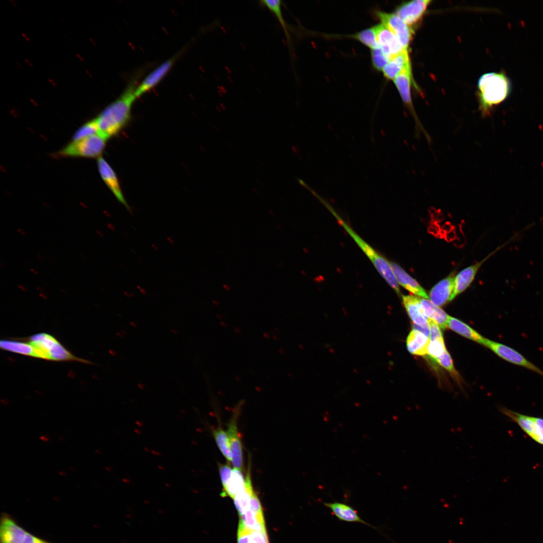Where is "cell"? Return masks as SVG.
I'll use <instances>...</instances> for the list:
<instances>
[{
	"instance_id": "cell-40",
	"label": "cell",
	"mask_w": 543,
	"mask_h": 543,
	"mask_svg": "<svg viewBox=\"0 0 543 543\" xmlns=\"http://www.w3.org/2000/svg\"><path fill=\"white\" fill-rule=\"evenodd\" d=\"M413 329L419 331L429 338L430 330L429 323L423 325L413 324Z\"/></svg>"
},
{
	"instance_id": "cell-1",
	"label": "cell",
	"mask_w": 543,
	"mask_h": 543,
	"mask_svg": "<svg viewBox=\"0 0 543 543\" xmlns=\"http://www.w3.org/2000/svg\"><path fill=\"white\" fill-rule=\"evenodd\" d=\"M137 84L129 83L121 96L107 106L96 118L98 133L108 139L118 133L130 119L132 105L137 97Z\"/></svg>"
},
{
	"instance_id": "cell-38",
	"label": "cell",
	"mask_w": 543,
	"mask_h": 543,
	"mask_svg": "<svg viewBox=\"0 0 543 543\" xmlns=\"http://www.w3.org/2000/svg\"><path fill=\"white\" fill-rule=\"evenodd\" d=\"M250 537L251 543H268L265 530L250 531Z\"/></svg>"
},
{
	"instance_id": "cell-4",
	"label": "cell",
	"mask_w": 543,
	"mask_h": 543,
	"mask_svg": "<svg viewBox=\"0 0 543 543\" xmlns=\"http://www.w3.org/2000/svg\"><path fill=\"white\" fill-rule=\"evenodd\" d=\"M29 341L44 353L46 360L88 362L74 356L51 334L36 333L29 338Z\"/></svg>"
},
{
	"instance_id": "cell-30",
	"label": "cell",
	"mask_w": 543,
	"mask_h": 543,
	"mask_svg": "<svg viewBox=\"0 0 543 543\" xmlns=\"http://www.w3.org/2000/svg\"><path fill=\"white\" fill-rule=\"evenodd\" d=\"M98 133V127L96 118L82 125L73 134L72 141L84 138Z\"/></svg>"
},
{
	"instance_id": "cell-23",
	"label": "cell",
	"mask_w": 543,
	"mask_h": 543,
	"mask_svg": "<svg viewBox=\"0 0 543 543\" xmlns=\"http://www.w3.org/2000/svg\"><path fill=\"white\" fill-rule=\"evenodd\" d=\"M411 65L407 50L392 56L383 69L384 76L394 79L405 67Z\"/></svg>"
},
{
	"instance_id": "cell-9",
	"label": "cell",
	"mask_w": 543,
	"mask_h": 543,
	"mask_svg": "<svg viewBox=\"0 0 543 543\" xmlns=\"http://www.w3.org/2000/svg\"><path fill=\"white\" fill-rule=\"evenodd\" d=\"M484 345L506 361L528 369L543 377V370L513 348L486 338Z\"/></svg>"
},
{
	"instance_id": "cell-27",
	"label": "cell",
	"mask_w": 543,
	"mask_h": 543,
	"mask_svg": "<svg viewBox=\"0 0 543 543\" xmlns=\"http://www.w3.org/2000/svg\"><path fill=\"white\" fill-rule=\"evenodd\" d=\"M245 478L241 470L234 468L232 469V474L226 486L223 488L222 495L227 496L234 498L236 495L244 487Z\"/></svg>"
},
{
	"instance_id": "cell-6",
	"label": "cell",
	"mask_w": 543,
	"mask_h": 543,
	"mask_svg": "<svg viewBox=\"0 0 543 543\" xmlns=\"http://www.w3.org/2000/svg\"><path fill=\"white\" fill-rule=\"evenodd\" d=\"M1 543H51L30 533L11 516L2 515L0 525Z\"/></svg>"
},
{
	"instance_id": "cell-32",
	"label": "cell",
	"mask_w": 543,
	"mask_h": 543,
	"mask_svg": "<svg viewBox=\"0 0 543 543\" xmlns=\"http://www.w3.org/2000/svg\"><path fill=\"white\" fill-rule=\"evenodd\" d=\"M443 339H438L430 341L427 353L432 361L441 356L446 350Z\"/></svg>"
},
{
	"instance_id": "cell-25",
	"label": "cell",
	"mask_w": 543,
	"mask_h": 543,
	"mask_svg": "<svg viewBox=\"0 0 543 543\" xmlns=\"http://www.w3.org/2000/svg\"><path fill=\"white\" fill-rule=\"evenodd\" d=\"M420 302L426 317L434 321L441 329H445L449 316L428 299L420 298Z\"/></svg>"
},
{
	"instance_id": "cell-41",
	"label": "cell",
	"mask_w": 543,
	"mask_h": 543,
	"mask_svg": "<svg viewBox=\"0 0 543 543\" xmlns=\"http://www.w3.org/2000/svg\"><path fill=\"white\" fill-rule=\"evenodd\" d=\"M40 438L44 441H46L48 440V438L46 437L45 436H41Z\"/></svg>"
},
{
	"instance_id": "cell-26",
	"label": "cell",
	"mask_w": 543,
	"mask_h": 543,
	"mask_svg": "<svg viewBox=\"0 0 543 543\" xmlns=\"http://www.w3.org/2000/svg\"><path fill=\"white\" fill-rule=\"evenodd\" d=\"M447 326L456 332L472 340L484 344L486 338L463 322L449 316Z\"/></svg>"
},
{
	"instance_id": "cell-10",
	"label": "cell",
	"mask_w": 543,
	"mask_h": 543,
	"mask_svg": "<svg viewBox=\"0 0 543 543\" xmlns=\"http://www.w3.org/2000/svg\"><path fill=\"white\" fill-rule=\"evenodd\" d=\"M377 14L382 24L394 34L403 47L407 50L412 37V28L396 14L381 12Z\"/></svg>"
},
{
	"instance_id": "cell-3",
	"label": "cell",
	"mask_w": 543,
	"mask_h": 543,
	"mask_svg": "<svg viewBox=\"0 0 543 543\" xmlns=\"http://www.w3.org/2000/svg\"><path fill=\"white\" fill-rule=\"evenodd\" d=\"M318 199L331 212L348 234L366 254L378 272L388 285L397 293L400 294L399 284L391 267V262L380 254L368 243L363 239L349 225L341 218L331 206L321 196Z\"/></svg>"
},
{
	"instance_id": "cell-34",
	"label": "cell",
	"mask_w": 543,
	"mask_h": 543,
	"mask_svg": "<svg viewBox=\"0 0 543 543\" xmlns=\"http://www.w3.org/2000/svg\"><path fill=\"white\" fill-rule=\"evenodd\" d=\"M434 363L438 364L455 376L458 375L453 365L452 360L448 351L446 350L444 353L437 358Z\"/></svg>"
},
{
	"instance_id": "cell-36",
	"label": "cell",
	"mask_w": 543,
	"mask_h": 543,
	"mask_svg": "<svg viewBox=\"0 0 543 543\" xmlns=\"http://www.w3.org/2000/svg\"><path fill=\"white\" fill-rule=\"evenodd\" d=\"M250 530L246 528L239 521L237 533L238 543H251Z\"/></svg>"
},
{
	"instance_id": "cell-29",
	"label": "cell",
	"mask_w": 543,
	"mask_h": 543,
	"mask_svg": "<svg viewBox=\"0 0 543 543\" xmlns=\"http://www.w3.org/2000/svg\"><path fill=\"white\" fill-rule=\"evenodd\" d=\"M214 440L220 451L228 462H232V456L227 432L221 425L212 429Z\"/></svg>"
},
{
	"instance_id": "cell-31",
	"label": "cell",
	"mask_w": 543,
	"mask_h": 543,
	"mask_svg": "<svg viewBox=\"0 0 543 543\" xmlns=\"http://www.w3.org/2000/svg\"><path fill=\"white\" fill-rule=\"evenodd\" d=\"M354 37L372 49L379 47L374 28L365 29L357 33Z\"/></svg>"
},
{
	"instance_id": "cell-19",
	"label": "cell",
	"mask_w": 543,
	"mask_h": 543,
	"mask_svg": "<svg viewBox=\"0 0 543 543\" xmlns=\"http://www.w3.org/2000/svg\"><path fill=\"white\" fill-rule=\"evenodd\" d=\"M0 347L2 349L6 351L46 359L43 353L28 341L25 342L3 339L0 341Z\"/></svg>"
},
{
	"instance_id": "cell-16",
	"label": "cell",
	"mask_w": 543,
	"mask_h": 543,
	"mask_svg": "<svg viewBox=\"0 0 543 543\" xmlns=\"http://www.w3.org/2000/svg\"><path fill=\"white\" fill-rule=\"evenodd\" d=\"M455 278L454 274L441 280L430 292V301L437 306H442L455 298Z\"/></svg>"
},
{
	"instance_id": "cell-39",
	"label": "cell",
	"mask_w": 543,
	"mask_h": 543,
	"mask_svg": "<svg viewBox=\"0 0 543 543\" xmlns=\"http://www.w3.org/2000/svg\"><path fill=\"white\" fill-rule=\"evenodd\" d=\"M249 509L256 514H262V508L259 500L254 492L252 494L250 499Z\"/></svg>"
},
{
	"instance_id": "cell-24",
	"label": "cell",
	"mask_w": 543,
	"mask_h": 543,
	"mask_svg": "<svg viewBox=\"0 0 543 543\" xmlns=\"http://www.w3.org/2000/svg\"><path fill=\"white\" fill-rule=\"evenodd\" d=\"M429 338L422 332L413 329L406 340L408 350L412 354L425 355L427 353Z\"/></svg>"
},
{
	"instance_id": "cell-35",
	"label": "cell",
	"mask_w": 543,
	"mask_h": 543,
	"mask_svg": "<svg viewBox=\"0 0 543 543\" xmlns=\"http://www.w3.org/2000/svg\"><path fill=\"white\" fill-rule=\"evenodd\" d=\"M218 465L220 479L223 488H224L231 477L232 469L229 463L225 464L218 463Z\"/></svg>"
},
{
	"instance_id": "cell-11",
	"label": "cell",
	"mask_w": 543,
	"mask_h": 543,
	"mask_svg": "<svg viewBox=\"0 0 543 543\" xmlns=\"http://www.w3.org/2000/svg\"><path fill=\"white\" fill-rule=\"evenodd\" d=\"M180 53L164 61L145 77L136 88L135 94L137 98L148 92L159 83L171 68Z\"/></svg>"
},
{
	"instance_id": "cell-5",
	"label": "cell",
	"mask_w": 543,
	"mask_h": 543,
	"mask_svg": "<svg viewBox=\"0 0 543 543\" xmlns=\"http://www.w3.org/2000/svg\"><path fill=\"white\" fill-rule=\"evenodd\" d=\"M107 139L95 134L79 140L72 141L58 154L61 156L95 158L99 156L106 146Z\"/></svg>"
},
{
	"instance_id": "cell-20",
	"label": "cell",
	"mask_w": 543,
	"mask_h": 543,
	"mask_svg": "<svg viewBox=\"0 0 543 543\" xmlns=\"http://www.w3.org/2000/svg\"><path fill=\"white\" fill-rule=\"evenodd\" d=\"M404 306L413 324L423 325L428 323L420 302V298L412 295H402Z\"/></svg>"
},
{
	"instance_id": "cell-2",
	"label": "cell",
	"mask_w": 543,
	"mask_h": 543,
	"mask_svg": "<svg viewBox=\"0 0 543 543\" xmlns=\"http://www.w3.org/2000/svg\"><path fill=\"white\" fill-rule=\"evenodd\" d=\"M479 110L483 117L490 115L492 110L510 95L512 84L504 70L489 72L479 79Z\"/></svg>"
},
{
	"instance_id": "cell-15",
	"label": "cell",
	"mask_w": 543,
	"mask_h": 543,
	"mask_svg": "<svg viewBox=\"0 0 543 543\" xmlns=\"http://www.w3.org/2000/svg\"><path fill=\"white\" fill-rule=\"evenodd\" d=\"M97 164L101 176L106 185L118 201L130 211L131 209L125 199L118 177L113 168L102 157L98 158Z\"/></svg>"
},
{
	"instance_id": "cell-18",
	"label": "cell",
	"mask_w": 543,
	"mask_h": 543,
	"mask_svg": "<svg viewBox=\"0 0 543 543\" xmlns=\"http://www.w3.org/2000/svg\"><path fill=\"white\" fill-rule=\"evenodd\" d=\"M391 265L399 285L420 298L428 299V296L424 289L399 264L391 262Z\"/></svg>"
},
{
	"instance_id": "cell-12",
	"label": "cell",
	"mask_w": 543,
	"mask_h": 543,
	"mask_svg": "<svg viewBox=\"0 0 543 543\" xmlns=\"http://www.w3.org/2000/svg\"><path fill=\"white\" fill-rule=\"evenodd\" d=\"M240 406H238L234 412L228 423L226 432L232 456L231 463L234 468L242 471L243 467L242 446L237 425Z\"/></svg>"
},
{
	"instance_id": "cell-28",
	"label": "cell",
	"mask_w": 543,
	"mask_h": 543,
	"mask_svg": "<svg viewBox=\"0 0 543 543\" xmlns=\"http://www.w3.org/2000/svg\"><path fill=\"white\" fill-rule=\"evenodd\" d=\"M240 517V521L249 530H265L263 514H256L248 509Z\"/></svg>"
},
{
	"instance_id": "cell-7",
	"label": "cell",
	"mask_w": 543,
	"mask_h": 543,
	"mask_svg": "<svg viewBox=\"0 0 543 543\" xmlns=\"http://www.w3.org/2000/svg\"><path fill=\"white\" fill-rule=\"evenodd\" d=\"M499 411L516 423L536 442L543 445V418L521 414L503 406Z\"/></svg>"
},
{
	"instance_id": "cell-33",
	"label": "cell",
	"mask_w": 543,
	"mask_h": 543,
	"mask_svg": "<svg viewBox=\"0 0 543 543\" xmlns=\"http://www.w3.org/2000/svg\"><path fill=\"white\" fill-rule=\"evenodd\" d=\"M371 55L373 65L378 70L383 69L390 60L380 47L372 49Z\"/></svg>"
},
{
	"instance_id": "cell-21",
	"label": "cell",
	"mask_w": 543,
	"mask_h": 543,
	"mask_svg": "<svg viewBox=\"0 0 543 543\" xmlns=\"http://www.w3.org/2000/svg\"><path fill=\"white\" fill-rule=\"evenodd\" d=\"M251 479L250 462H249L245 478L244 487L233 498L234 504L240 516L249 509L250 499L254 492Z\"/></svg>"
},
{
	"instance_id": "cell-37",
	"label": "cell",
	"mask_w": 543,
	"mask_h": 543,
	"mask_svg": "<svg viewBox=\"0 0 543 543\" xmlns=\"http://www.w3.org/2000/svg\"><path fill=\"white\" fill-rule=\"evenodd\" d=\"M428 321L430 330V341L443 338L442 332L439 326L434 321L428 318Z\"/></svg>"
},
{
	"instance_id": "cell-14",
	"label": "cell",
	"mask_w": 543,
	"mask_h": 543,
	"mask_svg": "<svg viewBox=\"0 0 543 543\" xmlns=\"http://www.w3.org/2000/svg\"><path fill=\"white\" fill-rule=\"evenodd\" d=\"M374 29L379 47L390 59L392 56L406 50L403 47L394 34L383 24L376 26Z\"/></svg>"
},
{
	"instance_id": "cell-8",
	"label": "cell",
	"mask_w": 543,
	"mask_h": 543,
	"mask_svg": "<svg viewBox=\"0 0 543 543\" xmlns=\"http://www.w3.org/2000/svg\"><path fill=\"white\" fill-rule=\"evenodd\" d=\"M402 101L408 109L415 122L416 130L418 134L422 133L425 136L427 141L430 142L431 139L427 132L425 131L423 125L421 123L415 111L410 93V86L411 81V65L405 67L396 77L393 79Z\"/></svg>"
},
{
	"instance_id": "cell-17",
	"label": "cell",
	"mask_w": 543,
	"mask_h": 543,
	"mask_svg": "<svg viewBox=\"0 0 543 543\" xmlns=\"http://www.w3.org/2000/svg\"><path fill=\"white\" fill-rule=\"evenodd\" d=\"M323 504L340 521L363 524L382 533L378 527L370 524L360 517L357 511L349 505L338 501L323 502Z\"/></svg>"
},
{
	"instance_id": "cell-13",
	"label": "cell",
	"mask_w": 543,
	"mask_h": 543,
	"mask_svg": "<svg viewBox=\"0 0 543 543\" xmlns=\"http://www.w3.org/2000/svg\"><path fill=\"white\" fill-rule=\"evenodd\" d=\"M429 0H415L400 6L396 11V15L410 28L417 25L421 20L428 5Z\"/></svg>"
},
{
	"instance_id": "cell-22",
	"label": "cell",
	"mask_w": 543,
	"mask_h": 543,
	"mask_svg": "<svg viewBox=\"0 0 543 543\" xmlns=\"http://www.w3.org/2000/svg\"><path fill=\"white\" fill-rule=\"evenodd\" d=\"M492 254L482 261L467 267L456 276L455 298L469 287L482 264Z\"/></svg>"
}]
</instances>
